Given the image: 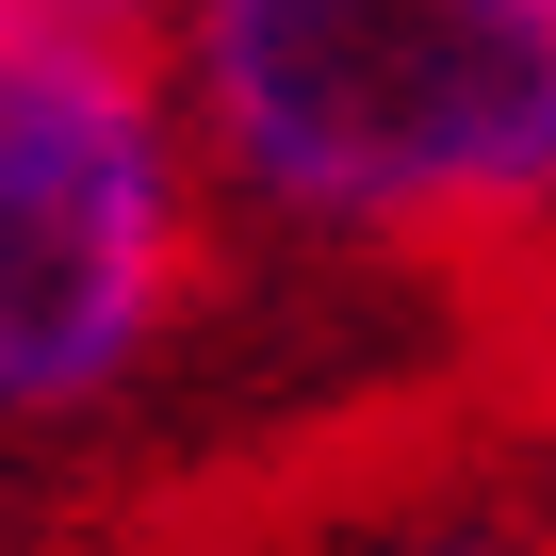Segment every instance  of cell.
Masks as SVG:
<instances>
[{
    "label": "cell",
    "mask_w": 556,
    "mask_h": 556,
    "mask_svg": "<svg viewBox=\"0 0 556 556\" xmlns=\"http://www.w3.org/2000/svg\"><path fill=\"white\" fill-rule=\"evenodd\" d=\"M0 17H164V0H0Z\"/></svg>",
    "instance_id": "obj_5"
},
{
    "label": "cell",
    "mask_w": 556,
    "mask_h": 556,
    "mask_svg": "<svg viewBox=\"0 0 556 556\" xmlns=\"http://www.w3.org/2000/svg\"><path fill=\"white\" fill-rule=\"evenodd\" d=\"M491 409L556 458V262L523 278V312H507V344H491Z\"/></svg>",
    "instance_id": "obj_4"
},
{
    "label": "cell",
    "mask_w": 556,
    "mask_h": 556,
    "mask_svg": "<svg viewBox=\"0 0 556 556\" xmlns=\"http://www.w3.org/2000/svg\"><path fill=\"white\" fill-rule=\"evenodd\" d=\"M245 556H556V458L491 393H458V409H409V426L312 458V491Z\"/></svg>",
    "instance_id": "obj_3"
},
{
    "label": "cell",
    "mask_w": 556,
    "mask_h": 556,
    "mask_svg": "<svg viewBox=\"0 0 556 556\" xmlns=\"http://www.w3.org/2000/svg\"><path fill=\"white\" fill-rule=\"evenodd\" d=\"M148 50L295 344L377 426L491 393L556 262V0H164Z\"/></svg>",
    "instance_id": "obj_2"
},
{
    "label": "cell",
    "mask_w": 556,
    "mask_h": 556,
    "mask_svg": "<svg viewBox=\"0 0 556 556\" xmlns=\"http://www.w3.org/2000/svg\"><path fill=\"white\" fill-rule=\"evenodd\" d=\"M377 409L295 344L148 17H0V556H131Z\"/></svg>",
    "instance_id": "obj_1"
}]
</instances>
